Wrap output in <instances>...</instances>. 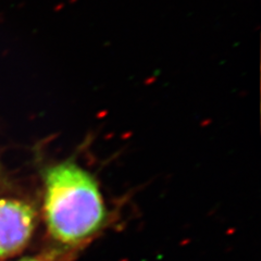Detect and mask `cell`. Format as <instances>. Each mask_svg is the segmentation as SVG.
Masks as SVG:
<instances>
[{
    "mask_svg": "<svg viewBox=\"0 0 261 261\" xmlns=\"http://www.w3.org/2000/svg\"><path fill=\"white\" fill-rule=\"evenodd\" d=\"M44 215L51 238L64 246L86 243L106 220L103 197L95 177L67 161L49 168L44 177Z\"/></svg>",
    "mask_w": 261,
    "mask_h": 261,
    "instance_id": "6da1fadb",
    "label": "cell"
},
{
    "mask_svg": "<svg viewBox=\"0 0 261 261\" xmlns=\"http://www.w3.org/2000/svg\"><path fill=\"white\" fill-rule=\"evenodd\" d=\"M36 212L30 203L13 198L0 199V260L19 254L36 227Z\"/></svg>",
    "mask_w": 261,
    "mask_h": 261,
    "instance_id": "7a4b0ae2",
    "label": "cell"
},
{
    "mask_svg": "<svg viewBox=\"0 0 261 261\" xmlns=\"http://www.w3.org/2000/svg\"><path fill=\"white\" fill-rule=\"evenodd\" d=\"M19 261H42V260H38L36 258H23V259H21Z\"/></svg>",
    "mask_w": 261,
    "mask_h": 261,
    "instance_id": "3957f363",
    "label": "cell"
}]
</instances>
